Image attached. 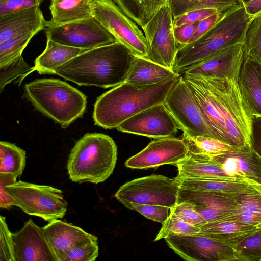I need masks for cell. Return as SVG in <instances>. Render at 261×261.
<instances>
[{"instance_id": "47", "label": "cell", "mask_w": 261, "mask_h": 261, "mask_svg": "<svg viewBox=\"0 0 261 261\" xmlns=\"http://www.w3.org/2000/svg\"><path fill=\"white\" fill-rule=\"evenodd\" d=\"M197 22L174 27L175 39L179 46H183L189 43L196 29Z\"/></svg>"}, {"instance_id": "34", "label": "cell", "mask_w": 261, "mask_h": 261, "mask_svg": "<svg viewBox=\"0 0 261 261\" xmlns=\"http://www.w3.org/2000/svg\"><path fill=\"white\" fill-rule=\"evenodd\" d=\"M239 261H261V228L234 247Z\"/></svg>"}, {"instance_id": "26", "label": "cell", "mask_w": 261, "mask_h": 261, "mask_svg": "<svg viewBox=\"0 0 261 261\" xmlns=\"http://www.w3.org/2000/svg\"><path fill=\"white\" fill-rule=\"evenodd\" d=\"M93 0H51V18L47 27H53L89 18Z\"/></svg>"}, {"instance_id": "21", "label": "cell", "mask_w": 261, "mask_h": 261, "mask_svg": "<svg viewBox=\"0 0 261 261\" xmlns=\"http://www.w3.org/2000/svg\"><path fill=\"white\" fill-rule=\"evenodd\" d=\"M47 22L38 6L0 16V42L23 33L38 34L47 28Z\"/></svg>"}, {"instance_id": "14", "label": "cell", "mask_w": 261, "mask_h": 261, "mask_svg": "<svg viewBox=\"0 0 261 261\" xmlns=\"http://www.w3.org/2000/svg\"><path fill=\"white\" fill-rule=\"evenodd\" d=\"M151 138L174 137L180 127L165 103L154 105L126 119L116 128Z\"/></svg>"}, {"instance_id": "6", "label": "cell", "mask_w": 261, "mask_h": 261, "mask_svg": "<svg viewBox=\"0 0 261 261\" xmlns=\"http://www.w3.org/2000/svg\"><path fill=\"white\" fill-rule=\"evenodd\" d=\"M24 96L44 116L68 127L83 116L87 98L80 91L59 79L35 80L24 86Z\"/></svg>"}, {"instance_id": "42", "label": "cell", "mask_w": 261, "mask_h": 261, "mask_svg": "<svg viewBox=\"0 0 261 261\" xmlns=\"http://www.w3.org/2000/svg\"><path fill=\"white\" fill-rule=\"evenodd\" d=\"M170 213L188 223L199 227L207 223L194 209L193 205L188 203H177L174 206L170 208Z\"/></svg>"}, {"instance_id": "4", "label": "cell", "mask_w": 261, "mask_h": 261, "mask_svg": "<svg viewBox=\"0 0 261 261\" xmlns=\"http://www.w3.org/2000/svg\"><path fill=\"white\" fill-rule=\"evenodd\" d=\"M252 17L241 4L223 13L218 21L200 38L178 45L173 71L181 75L218 51L244 42Z\"/></svg>"}, {"instance_id": "17", "label": "cell", "mask_w": 261, "mask_h": 261, "mask_svg": "<svg viewBox=\"0 0 261 261\" xmlns=\"http://www.w3.org/2000/svg\"><path fill=\"white\" fill-rule=\"evenodd\" d=\"M15 261H56L44 227L30 219L21 229L13 233Z\"/></svg>"}, {"instance_id": "9", "label": "cell", "mask_w": 261, "mask_h": 261, "mask_svg": "<svg viewBox=\"0 0 261 261\" xmlns=\"http://www.w3.org/2000/svg\"><path fill=\"white\" fill-rule=\"evenodd\" d=\"M179 189L174 178L151 175L125 183L114 196L126 207L131 203H137L171 208L177 203Z\"/></svg>"}, {"instance_id": "49", "label": "cell", "mask_w": 261, "mask_h": 261, "mask_svg": "<svg viewBox=\"0 0 261 261\" xmlns=\"http://www.w3.org/2000/svg\"><path fill=\"white\" fill-rule=\"evenodd\" d=\"M244 6L247 13L252 17L261 13V0H252Z\"/></svg>"}, {"instance_id": "19", "label": "cell", "mask_w": 261, "mask_h": 261, "mask_svg": "<svg viewBox=\"0 0 261 261\" xmlns=\"http://www.w3.org/2000/svg\"><path fill=\"white\" fill-rule=\"evenodd\" d=\"M44 228L56 261H62L65 254L74 247L98 241L95 236L59 219L49 222Z\"/></svg>"}, {"instance_id": "13", "label": "cell", "mask_w": 261, "mask_h": 261, "mask_svg": "<svg viewBox=\"0 0 261 261\" xmlns=\"http://www.w3.org/2000/svg\"><path fill=\"white\" fill-rule=\"evenodd\" d=\"M164 103L183 134L191 136L214 137L204 120L192 91L181 75Z\"/></svg>"}, {"instance_id": "16", "label": "cell", "mask_w": 261, "mask_h": 261, "mask_svg": "<svg viewBox=\"0 0 261 261\" xmlns=\"http://www.w3.org/2000/svg\"><path fill=\"white\" fill-rule=\"evenodd\" d=\"M234 196L179 188L177 203L192 204L202 218L210 222L223 219L234 213L237 204Z\"/></svg>"}, {"instance_id": "28", "label": "cell", "mask_w": 261, "mask_h": 261, "mask_svg": "<svg viewBox=\"0 0 261 261\" xmlns=\"http://www.w3.org/2000/svg\"><path fill=\"white\" fill-rule=\"evenodd\" d=\"M179 75L149 59L135 56L126 82L136 86L154 85Z\"/></svg>"}, {"instance_id": "8", "label": "cell", "mask_w": 261, "mask_h": 261, "mask_svg": "<svg viewBox=\"0 0 261 261\" xmlns=\"http://www.w3.org/2000/svg\"><path fill=\"white\" fill-rule=\"evenodd\" d=\"M92 15L135 56L148 59V44L144 33L113 0H93Z\"/></svg>"}, {"instance_id": "40", "label": "cell", "mask_w": 261, "mask_h": 261, "mask_svg": "<svg viewBox=\"0 0 261 261\" xmlns=\"http://www.w3.org/2000/svg\"><path fill=\"white\" fill-rule=\"evenodd\" d=\"M0 261H15L13 233L9 230L6 218L0 217Z\"/></svg>"}, {"instance_id": "1", "label": "cell", "mask_w": 261, "mask_h": 261, "mask_svg": "<svg viewBox=\"0 0 261 261\" xmlns=\"http://www.w3.org/2000/svg\"><path fill=\"white\" fill-rule=\"evenodd\" d=\"M181 75L214 137L233 146H250L253 116L239 79Z\"/></svg>"}, {"instance_id": "29", "label": "cell", "mask_w": 261, "mask_h": 261, "mask_svg": "<svg viewBox=\"0 0 261 261\" xmlns=\"http://www.w3.org/2000/svg\"><path fill=\"white\" fill-rule=\"evenodd\" d=\"M138 25L144 27L168 0H113Z\"/></svg>"}, {"instance_id": "20", "label": "cell", "mask_w": 261, "mask_h": 261, "mask_svg": "<svg viewBox=\"0 0 261 261\" xmlns=\"http://www.w3.org/2000/svg\"><path fill=\"white\" fill-rule=\"evenodd\" d=\"M210 157L228 175L236 179L255 181L261 172V158L249 145Z\"/></svg>"}, {"instance_id": "5", "label": "cell", "mask_w": 261, "mask_h": 261, "mask_svg": "<svg viewBox=\"0 0 261 261\" xmlns=\"http://www.w3.org/2000/svg\"><path fill=\"white\" fill-rule=\"evenodd\" d=\"M117 159V146L110 136L87 133L75 144L67 168L70 180L82 183L102 182L112 174Z\"/></svg>"}, {"instance_id": "52", "label": "cell", "mask_w": 261, "mask_h": 261, "mask_svg": "<svg viewBox=\"0 0 261 261\" xmlns=\"http://www.w3.org/2000/svg\"><path fill=\"white\" fill-rule=\"evenodd\" d=\"M257 187L258 190L261 193V185L259 184V185H257ZM260 228H261V227H260Z\"/></svg>"}, {"instance_id": "44", "label": "cell", "mask_w": 261, "mask_h": 261, "mask_svg": "<svg viewBox=\"0 0 261 261\" xmlns=\"http://www.w3.org/2000/svg\"><path fill=\"white\" fill-rule=\"evenodd\" d=\"M43 0H0V16L32 7H39Z\"/></svg>"}, {"instance_id": "43", "label": "cell", "mask_w": 261, "mask_h": 261, "mask_svg": "<svg viewBox=\"0 0 261 261\" xmlns=\"http://www.w3.org/2000/svg\"><path fill=\"white\" fill-rule=\"evenodd\" d=\"M218 12L212 8L198 9L173 18V27L197 22Z\"/></svg>"}, {"instance_id": "11", "label": "cell", "mask_w": 261, "mask_h": 261, "mask_svg": "<svg viewBox=\"0 0 261 261\" xmlns=\"http://www.w3.org/2000/svg\"><path fill=\"white\" fill-rule=\"evenodd\" d=\"M47 38L60 44L89 50L118 42L116 38L93 16L45 30Z\"/></svg>"}, {"instance_id": "50", "label": "cell", "mask_w": 261, "mask_h": 261, "mask_svg": "<svg viewBox=\"0 0 261 261\" xmlns=\"http://www.w3.org/2000/svg\"><path fill=\"white\" fill-rule=\"evenodd\" d=\"M239 2L244 5L245 4L248 3V2H250L252 0H238Z\"/></svg>"}, {"instance_id": "48", "label": "cell", "mask_w": 261, "mask_h": 261, "mask_svg": "<svg viewBox=\"0 0 261 261\" xmlns=\"http://www.w3.org/2000/svg\"><path fill=\"white\" fill-rule=\"evenodd\" d=\"M250 146L255 153L261 158V116L253 117Z\"/></svg>"}, {"instance_id": "23", "label": "cell", "mask_w": 261, "mask_h": 261, "mask_svg": "<svg viewBox=\"0 0 261 261\" xmlns=\"http://www.w3.org/2000/svg\"><path fill=\"white\" fill-rule=\"evenodd\" d=\"M174 180L179 188L209 191L228 196L258 191L256 181L233 180L217 178H176Z\"/></svg>"}, {"instance_id": "38", "label": "cell", "mask_w": 261, "mask_h": 261, "mask_svg": "<svg viewBox=\"0 0 261 261\" xmlns=\"http://www.w3.org/2000/svg\"><path fill=\"white\" fill-rule=\"evenodd\" d=\"M237 204L235 213H247L261 215V193L255 192L240 193L234 196Z\"/></svg>"}, {"instance_id": "51", "label": "cell", "mask_w": 261, "mask_h": 261, "mask_svg": "<svg viewBox=\"0 0 261 261\" xmlns=\"http://www.w3.org/2000/svg\"><path fill=\"white\" fill-rule=\"evenodd\" d=\"M254 180L261 185V172H260L259 175L257 178H256L254 179Z\"/></svg>"}, {"instance_id": "39", "label": "cell", "mask_w": 261, "mask_h": 261, "mask_svg": "<svg viewBox=\"0 0 261 261\" xmlns=\"http://www.w3.org/2000/svg\"><path fill=\"white\" fill-rule=\"evenodd\" d=\"M98 255V241H91L71 249L62 261H94Z\"/></svg>"}, {"instance_id": "35", "label": "cell", "mask_w": 261, "mask_h": 261, "mask_svg": "<svg viewBox=\"0 0 261 261\" xmlns=\"http://www.w3.org/2000/svg\"><path fill=\"white\" fill-rule=\"evenodd\" d=\"M33 67L23 60L22 55L11 63L0 66V91L2 92L6 85L20 77L19 83L32 72Z\"/></svg>"}, {"instance_id": "27", "label": "cell", "mask_w": 261, "mask_h": 261, "mask_svg": "<svg viewBox=\"0 0 261 261\" xmlns=\"http://www.w3.org/2000/svg\"><path fill=\"white\" fill-rule=\"evenodd\" d=\"M87 50L64 45L47 38L46 46L37 57L32 72L53 74L55 69L78 55Z\"/></svg>"}, {"instance_id": "31", "label": "cell", "mask_w": 261, "mask_h": 261, "mask_svg": "<svg viewBox=\"0 0 261 261\" xmlns=\"http://www.w3.org/2000/svg\"><path fill=\"white\" fill-rule=\"evenodd\" d=\"M0 173L12 174L17 177L21 176L26 163L25 151L15 144L0 142Z\"/></svg>"}, {"instance_id": "2", "label": "cell", "mask_w": 261, "mask_h": 261, "mask_svg": "<svg viewBox=\"0 0 261 261\" xmlns=\"http://www.w3.org/2000/svg\"><path fill=\"white\" fill-rule=\"evenodd\" d=\"M135 56L120 42L89 49L55 70L80 86L114 87L126 81Z\"/></svg>"}, {"instance_id": "3", "label": "cell", "mask_w": 261, "mask_h": 261, "mask_svg": "<svg viewBox=\"0 0 261 261\" xmlns=\"http://www.w3.org/2000/svg\"><path fill=\"white\" fill-rule=\"evenodd\" d=\"M180 76L149 86H136L125 82L113 87L96 100L93 113L95 124L105 129L116 128L138 113L165 102Z\"/></svg>"}, {"instance_id": "41", "label": "cell", "mask_w": 261, "mask_h": 261, "mask_svg": "<svg viewBox=\"0 0 261 261\" xmlns=\"http://www.w3.org/2000/svg\"><path fill=\"white\" fill-rule=\"evenodd\" d=\"M135 210L147 218L163 224L168 218L170 208L164 206L131 203L127 207Z\"/></svg>"}, {"instance_id": "12", "label": "cell", "mask_w": 261, "mask_h": 261, "mask_svg": "<svg viewBox=\"0 0 261 261\" xmlns=\"http://www.w3.org/2000/svg\"><path fill=\"white\" fill-rule=\"evenodd\" d=\"M168 246L187 261H239L234 247L200 232L165 238Z\"/></svg>"}, {"instance_id": "30", "label": "cell", "mask_w": 261, "mask_h": 261, "mask_svg": "<svg viewBox=\"0 0 261 261\" xmlns=\"http://www.w3.org/2000/svg\"><path fill=\"white\" fill-rule=\"evenodd\" d=\"M182 139L190 154L214 156L232 151L237 147L209 136H191L183 134Z\"/></svg>"}, {"instance_id": "33", "label": "cell", "mask_w": 261, "mask_h": 261, "mask_svg": "<svg viewBox=\"0 0 261 261\" xmlns=\"http://www.w3.org/2000/svg\"><path fill=\"white\" fill-rule=\"evenodd\" d=\"M37 34L23 33L0 42V66L6 65L22 55L31 39Z\"/></svg>"}, {"instance_id": "15", "label": "cell", "mask_w": 261, "mask_h": 261, "mask_svg": "<svg viewBox=\"0 0 261 261\" xmlns=\"http://www.w3.org/2000/svg\"><path fill=\"white\" fill-rule=\"evenodd\" d=\"M188 154L187 147L182 139L158 138L128 158L124 164L126 167L134 169H148L167 164L175 165Z\"/></svg>"}, {"instance_id": "32", "label": "cell", "mask_w": 261, "mask_h": 261, "mask_svg": "<svg viewBox=\"0 0 261 261\" xmlns=\"http://www.w3.org/2000/svg\"><path fill=\"white\" fill-rule=\"evenodd\" d=\"M173 18L187 12L212 8L223 13L240 4L238 0H170Z\"/></svg>"}, {"instance_id": "24", "label": "cell", "mask_w": 261, "mask_h": 261, "mask_svg": "<svg viewBox=\"0 0 261 261\" xmlns=\"http://www.w3.org/2000/svg\"><path fill=\"white\" fill-rule=\"evenodd\" d=\"M175 166L177 167L178 171L175 177L176 178H217L245 180L229 176L218 164L207 155L188 153L184 160Z\"/></svg>"}, {"instance_id": "10", "label": "cell", "mask_w": 261, "mask_h": 261, "mask_svg": "<svg viewBox=\"0 0 261 261\" xmlns=\"http://www.w3.org/2000/svg\"><path fill=\"white\" fill-rule=\"evenodd\" d=\"M173 28L170 0L142 28L148 44V59L172 70L178 48Z\"/></svg>"}, {"instance_id": "25", "label": "cell", "mask_w": 261, "mask_h": 261, "mask_svg": "<svg viewBox=\"0 0 261 261\" xmlns=\"http://www.w3.org/2000/svg\"><path fill=\"white\" fill-rule=\"evenodd\" d=\"M200 233L233 247L260 228L240 221L221 220L207 222L199 226Z\"/></svg>"}, {"instance_id": "7", "label": "cell", "mask_w": 261, "mask_h": 261, "mask_svg": "<svg viewBox=\"0 0 261 261\" xmlns=\"http://www.w3.org/2000/svg\"><path fill=\"white\" fill-rule=\"evenodd\" d=\"M5 188L13 198L14 205L30 215L49 222L62 219L66 214L67 203L59 189L21 180L6 185Z\"/></svg>"}, {"instance_id": "22", "label": "cell", "mask_w": 261, "mask_h": 261, "mask_svg": "<svg viewBox=\"0 0 261 261\" xmlns=\"http://www.w3.org/2000/svg\"><path fill=\"white\" fill-rule=\"evenodd\" d=\"M239 83L253 117L261 116V62L246 51Z\"/></svg>"}, {"instance_id": "37", "label": "cell", "mask_w": 261, "mask_h": 261, "mask_svg": "<svg viewBox=\"0 0 261 261\" xmlns=\"http://www.w3.org/2000/svg\"><path fill=\"white\" fill-rule=\"evenodd\" d=\"M244 44L246 51L261 62V13L252 17L245 34Z\"/></svg>"}, {"instance_id": "18", "label": "cell", "mask_w": 261, "mask_h": 261, "mask_svg": "<svg viewBox=\"0 0 261 261\" xmlns=\"http://www.w3.org/2000/svg\"><path fill=\"white\" fill-rule=\"evenodd\" d=\"M245 53L244 42L237 43L213 54L182 74L204 77L227 76L239 79Z\"/></svg>"}, {"instance_id": "45", "label": "cell", "mask_w": 261, "mask_h": 261, "mask_svg": "<svg viewBox=\"0 0 261 261\" xmlns=\"http://www.w3.org/2000/svg\"><path fill=\"white\" fill-rule=\"evenodd\" d=\"M17 177L12 174L0 173V207L8 209L15 205L13 198L5 188V186L16 182Z\"/></svg>"}, {"instance_id": "36", "label": "cell", "mask_w": 261, "mask_h": 261, "mask_svg": "<svg viewBox=\"0 0 261 261\" xmlns=\"http://www.w3.org/2000/svg\"><path fill=\"white\" fill-rule=\"evenodd\" d=\"M200 232L199 226L188 223L174 215L170 213L168 218L162 224L154 241L166 238L174 234H192Z\"/></svg>"}, {"instance_id": "46", "label": "cell", "mask_w": 261, "mask_h": 261, "mask_svg": "<svg viewBox=\"0 0 261 261\" xmlns=\"http://www.w3.org/2000/svg\"><path fill=\"white\" fill-rule=\"evenodd\" d=\"M222 14V13L217 12L202 20L198 21L189 43L196 41L206 33L218 21L221 17Z\"/></svg>"}]
</instances>
